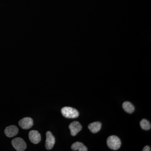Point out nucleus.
I'll use <instances>...</instances> for the list:
<instances>
[{"mask_svg":"<svg viewBox=\"0 0 151 151\" xmlns=\"http://www.w3.org/2000/svg\"><path fill=\"white\" fill-rule=\"evenodd\" d=\"M61 111L63 116L67 119H76L79 116L78 111L71 107H63Z\"/></svg>","mask_w":151,"mask_h":151,"instance_id":"nucleus-1","label":"nucleus"},{"mask_svg":"<svg viewBox=\"0 0 151 151\" xmlns=\"http://www.w3.org/2000/svg\"><path fill=\"white\" fill-rule=\"evenodd\" d=\"M107 145L110 149L112 150H119L121 147L122 142L121 140L116 136H111L107 139Z\"/></svg>","mask_w":151,"mask_h":151,"instance_id":"nucleus-2","label":"nucleus"},{"mask_svg":"<svg viewBox=\"0 0 151 151\" xmlns=\"http://www.w3.org/2000/svg\"><path fill=\"white\" fill-rule=\"evenodd\" d=\"M12 144L14 148L17 151H23L27 148V145L24 140L21 138H16L12 142Z\"/></svg>","mask_w":151,"mask_h":151,"instance_id":"nucleus-3","label":"nucleus"},{"mask_svg":"<svg viewBox=\"0 0 151 151\" xmlns=\"http://www.w3.org/2000/svg\"><path fill=\"white\" fill-rule=\"evenodd\" d=\"M19 125L24 129H30L33 125V121L31 118L26 117L19 122Z\"/></svg>","mask_w":151,"mask_h":151,"instance_id":"nucleus-4","label":"nucleus"},{"mask_svg":"<svg viewBox=\"0 0 151 151\" xmlns=\"http://www.w3.org/2000/svg\"><path fill=\"white\" fill-rule=\"evenodd\" d=\"M46 139L45 142V147L47 150H51L55 144V139L51 132L48 131L47 132Z\"/></svg>","mask_w":151,"mask_h":151,"instance_id":"nucleus-5","label":"nucleus"},{"mask_svg":"<svg viewBox=\"0 0 151 151\" xmlns=\"http://www.w3.org/2000/svg\"><path fill=\"white\" fill-rule=\"evenodd\" d=\"M69 129L70 130V134L75 136L82 129V126L78 122L75 121L69 125Z\"/></svg>","mask_w":151,"mask_h":151,"instance_id":"nucleus-6","label":"nucleus"},{"mask_svg":"<svg viewBox=\"0 0 151 151\" xmlns=\"http://www.w3.org/2000/svg\"><path fill=\"white\" fill-rule=\"evenodd\" d=\"M29 137L32 143L37 144L41 140L40 134L36 130H32L29 134Z\"/></svg>","mask_w":151,"mask_h":151,"instance_id":"nucleus-7","label":"nucleus"},{"mask_svg":"<svg viewBox=\"0 0 151 151\" xmlns=\"http://www.w3.org/2000/svg\"><path fill=\"white\" fill-rule=\"evenodd\" d=\"M19 129L17 126L14 125L9 126L5 130V134L8 137H12L17 134Z\"/></svg>","mask_w":151,"mask_h":151,"instance_id":"nucleus-8","label":"nucleus"},{"mask_svg":"<svg viewBox=\"0 0 151 151\" xmlns=\"http://www.w3.org/2000/svg\"><path fill=\"white\" fill-rule=\"evenodd\" d=\"M102 124L100 122H95L91 123L88 126V128L92 133H97L101 129Z\"/></svg>","mask_w":151,"mask_h":151,"instance_id":"nucleus-9","label":"nucleus"},{"mask_svg":"<svg viewBox=\"0 0 151 151\" xmlns=\"http://www.w3.org/2000/svg\"><path fill=\"white\" fill-rule=\"evenodd\" d=\"M71 148L73 151H87V147L80 142H76L71 145Z\"/></svg>","mask_w":151,"mask_h":151,"instance_id":"nucleus-10","label":"nucleus"},{"mask_svg":"<svg viewBox=\"0 0 151 151\" xmlns=\"http://www.w3.org/2000/svg\"><path fill=\"white\" fill-rule=\"evenodd\" d=\"M123 108L124 111L127 112V113H133L134 111L135 108L134 105H132V103L129 102H125L123 104Z\"/></svg>","mask_w":151,"mask_h":151,"instance_id":"nucleus-11","label":"nucleus"},{"mask_svg":"<svg viewBox=\"0 0 151 151\" xmlns=\"http://www.w3.org/2000/svg\"><path fill=\"white\" fill-rule=\"evenodd\" d=\"M140 126L143 130H149L151 129V125L150 122L145 119H143L141 121Z\"/></svg>","mask_w":151,"mask_h":151,"instance_id":"nucleus-12","label":"nucleus"},{"mask_svg":"<svg viewBox=\"0 0 151 151\" xmlns=\"http://www.w3.org/2000/svg\"><path fill=\"white\" fill-rule=\"evenodd\" d=\"M143 151H150L151 148L149 146H146L142 150Z\"/></svg>","mask_w":151,"mask_h":151,"instance_id":"nucleus-13","label":"nucleus"}]
</instances>
